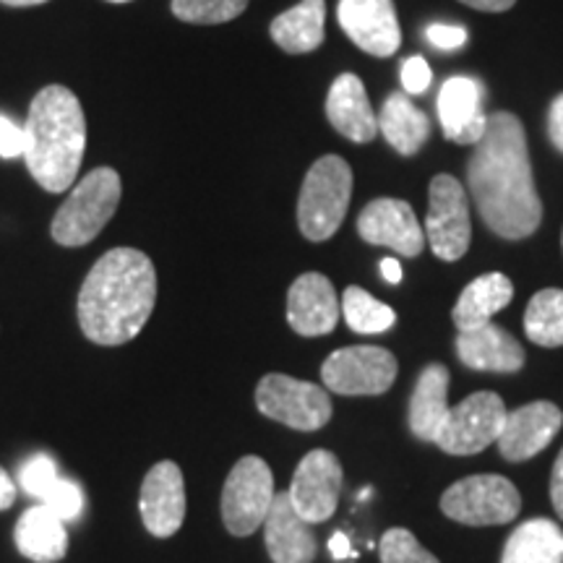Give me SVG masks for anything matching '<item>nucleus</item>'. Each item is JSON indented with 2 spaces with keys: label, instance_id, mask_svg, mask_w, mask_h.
Masks as SVG:
<instances>
[{
  "label": "nucleus",
  "instance_id": "1",
  "mask_svg": "<svg viewBox=\"0 0 563 563\" xmlns=\"http://www.w3.org/2000/svg\"><path fill=\"white\" fill-rule=\"evenodd\" d=\"M467 186L483 222L496 235L506 241H522L540 228L543 203L534 188L530 150L517 115H488L485 136L477 141L470 157Z\"/></svg>",
  "mask_w": 563,
  "mask_h": 563
},
{
  "label": "nucleus",
  "instance_id": "2",
  "mask_svg": "<svg viewBox=\"0 0 563 563\" xmlns=\"http://www.w3.org/2000/svg\"><path fill=\"white\" fill-rule=\"evenodd\" d=\"M157 302V269L144 251L112 249L79 290V327L89 342L118 347L136 340Z\"/></svg>",
  "mask_w": 563,
  "mask_h": 563
},
{
  "label": "nucleus",
  "instance_id": "3",
  "mask_svg": "<svg viewBox=\"0 0 563 563\" xmlns=\"http://www.w3.org/2000/svg\"><path fill=\"white\" fill-rule=\"evenodd\" d=\"M24 162L47 194L68 191L87 152V118L74 91L51 84L32 100L24 123Z\"/></svg>",
  "mask_w": 563,
  "mask_h": 563
},
{
  "label": "nucleus",
  "instance_id": "4",
  "mask_svg": "<svg viewBox=\"0 0 563 563\" xmlns=\"http://www.w3.org/2000/svg\"><path fill=\"white\" fill-rule=\"evenodd\" d=\"M123 183L112 167H97L84 178L79 186L53 217V241L63 249H81L95 241L112 220L118 203H121Z\"/></svg>",
  "mask_w": 563,
  "mask_h": 563
},
{
  "label": "nucleus",
  "instance_id": "5",
  "mask_svg": "<svg viewBox=\"0 0 563 563\" xmlns=\"http://www.w3.org/2000/svg\"><path fill=\"white\" fill-rule=\"evenodd\" d=\"M352 196V170L336 154L313 162L302 180L298 199L300 232L313 243H323L342 228Z\"/></svg>",
  "mask_w": 563,
  "mask_h": 563
},
{
  "label": "nucleus",
  "instance_id": "6",
  "mask_svg": "<svg viewBox=\"0 0 563 563\" xmlns=\"http://www.w3.org/2000/svg\"><path fill=\"white\" fill-rule=\"evenodd\" d=\"M441 511L467 527H496L519 517L522 496L504 475H470L443 490Z\"/></svg>",
  "mask_w": 563,
  "mask_h": 563
},
{
  "label": "nucleus",
  "instance_id": "7",
  "mask_svg": "<svg viewBox=\"0 0 563 563\" xmlns=\"http://www.w3.org/2000/svg\"><path fill=\"white\" fill-rule=\"evenodd\" d=\"M256 407L269 420H277L292 431H319L332 420V397L311 382L266 373L256 386Z\"/></svg>",
  "mask_w": 563,
  "mask_h": 563
},
{
  "label": "nucleus",
  "instance_id": "8",
  "mask_svg": "<svg viewBox=\"0 0 563 563\" xmlns=\"http://www.w3.org/2000/svg\"><path fill=\"white\" fill-rule=\"evenodd\" d=\"M274 475L262 456H243L230 470L222 488V522L235 538H249L264 527L274 504Z\"/></svg>",
  "mask_w": 563,
  "mask_h": 563
},
{
  "label": "nucleus",
  "instance_id": "9",
  "mask_svg": "<svg viewBox=\"0 0 563 563\" xmlns=\"http://www.w3.org/2000/svg\"><path fill=\"white\" fill-rule=\"evenodd\" d=\"M397 357L386 347L355 344L332 352L321 365V382L344 397H378L397 382Z\"/></svg>",
  "mask_w": 563,
  "mask_h": 563
},
{
  "label": "nucleus",
  "instance_id": "10",
  "mask_svg": "<svg viewBox=\"0 0 563 563\" xmlns=\"http://www.w3.org/2000/svg\"><path fill=\"white\" fill-rule=\"evenodd\" d=\"M506 405L496 391H475L452 407L439 431L441 452L454 456L481 454L498 441L506 422Z\"/></svg>",
  "mask_w": 563,
  "mask_h": 563
},
{
  "label": "nucleus",
  "instance_id": "11",
  "mask_svg": "<svg viewBox=\"0 0 563 563\" xmlns=\"http://www.w3.org/2000/svg\"><path fill=\"white\" fill-rule=\"evenodd\" d=\"M426 238L441 262H460L473 241L467 194L452 175H435L431 180Z\"/></svg>",
  "mask_w": 563,
  "mask_h": 563
},
{
  "label": "nucleus",
  "instance_id": "12",
  "mask_svg": "<svg viewBox=\"0 0 563 563\" xmlns=\"http://www.w3.org/2000/svg\"><path fill=\"white\" fill-rule=\"evenodd\" d=\"M342 464L327 449H313L302 456L290 483V501L308 525L329 522L342 493Z\"/></svg>",
  "mask_w": 563,
  "mask_h": 563
},
{
  "label": "nucleus",
  "instance_id": "13",
  "mask_svg": "<svg viewBox=\"0 0 563 563\" xmlns=\"http://www.w3.org/2000/svg\"><path fill=\"white\" fill-rule=\"evenodd\" d=\"M141 519L154 538H173L186 522V481L178 464L157 462L141 483Z\"/></svg>",
  "mask_w": 563,
  "mask_h": 563
},
{
  "label": "nucleus",
  "instance_id": "14",
  "mask_svg": "<svg viewBox=\"0 0 563 563\" xmlns=\"http://www.w3.org/2000/svg\"><path fill=\"white\" fill-rule=\"evenodd\" d=\"M336 16L344 34L368 55L391 58L402 45V30L391 0H340Z\"/></svg>",
  "mask_w": 563,
  "mask_h": 563
},
{
  "label": "nucleus",
  "instance_id": "15",
  "mask_svg": "<svg viewBox=\"0 0 563 563\" xmlns=\"http://www.w3.org/2000/svg\"><path fill=\"white\" fill-rule=\"evenodd\" d=\"M357 232L365 243L384 245L399 256L415 258L426 249V230L418 224L412 207L399 199H376L357 217Z\"/></svg>",
  "mask_w": 563,
  "mask_h": 563
},
{
  "label": "nucleus",
  "instance_id": "16",
  "mask_svg": "<svg viewBox=\"0 0 563 563\" xmlns=\"http://www.w3.org/2000/svg\"><path fill=\"white\" fill-rule=\"evenodd\" d=\"M563 426V412L553 402H530L506 415L498 449L506 462H527L551 446Z\"/></svg>",
  "mask_w": 563,
  "mask_h": 563
},
{
  "label": "nucleus",
  "instance_id": "17",
  "mask_svg": "<svg viewBox=\"0 0 563 563\" xmlns=\"http://www.w3.org/2000/svg\"><path fill=\"white\" fill-rule=\"evenodd\" d=\"M340 321V300L334 285L319 272L300 274L287 292V323L300 336L332 334Z\"/></svg>",
  "mask_w": 563,
  "mask_h": 563
},
{
  "label": "nucleus",
  "instance_id": "18",
  "mask_svg": "<svg viewBox=\"0 0 563 563\" xmlns=\"http://www.w3.org/2000/svg\"><path fill=\"white\" fill-rule=\"evenodd\" d=\"M439 121L443 136L454 144H477L488 129L483 89L467 76H452L439 91Z\"/></svg>",
  "mask_w": 563,
  "mask_h": 563
},
{
  "label": "nucleus",
  "instance_id": "19",
  "mask_svg": "<svg viewBox=\"0 0 563 563\" xmlns=\"http://www.w3.org/2000/svg\"><path fill=\"white\" fill-rule=\"evenodd\" d=\"M264 543L274 563H313L316 534L311 525L295 511L290 493H277L264 522Z\"/></svg>",
  "mask_w": 563,
  "mask_h": 563
},
{
  "label": "nucleus",
  "instance_id": "20",
  "mask_svg": "<svg viewBox=\"0 0 563 563\" xmlns=\"http://www.w3.org/2000/svg\"><path fill=\"white\" fill-rule=\"evenodd\" d=\"M456 355L467 368L485 373H517L527 363L522 344L498 323H485L473 332H460Z\"/></svg>",
  "mask_w": 563,
  "mask_h": 563
},
{
  "label": "nucleus",
  "instance_id": "21",
  "mask_svg": "<svg viewBox=\"0 0 563 563\" xmlns=\"http://www.w3.org/2000/svg\"><path fill=\"white\" fill-rule=\"evenodd\" d=\"M327 118L334 125V131H340L344 139L355 141V144H368L378 133V121L371 108L368 91L355 74H342L332 84L327 97Z\"/></svg>",
  "mask_w": 563,
  "mask_h": 563
},
{
  "label": "nucleus",
  "instance_id": "22",
  "mask_svg": "<svg viewBox=\"0 0 563 563\" xmlns=\"http://www.w3.org/2000/svg\"><path fill=\"white\" fill-rule=\"evenodd\" d=\"M449 407V368L431 363L420 371L418 384L410 397V431L418 441L439 439V431L446 420Z\"/></svg>",
  "mask_w": 563,
  "mask_h": 563
},
{
  "label": "nucleus",
  "instance_id": "23",
  "mask_svg": "<svg viewBox=\"0 0 563 563\" xmlns=\"http://www.w3.org/2000/svg\"><path fill=\"white\" fill-rule=\"evenodd\" d=\"M16 548L34 563H58L68 553V530L45 504L30 506L16 522Z\"/></svg>",
  "mask_w": 563,
  "mask_h": 563
},
{
  "label": "nucleus",
  "instance_id": "24",
  "mask_svg": "<svg viewBox=\"0 0 563 563\" xmlns=\"http://www.w3.org/2000/svg\"><path fill=\"white\" fill-rule=\"evenodd\" d=\"M514 298L511 279L501 272L483 274L464 287L460 300L454 306V323L460 332H473L485 323H490L493 316L504 311Z\"/></svg>",
  "mask_w": 563,
  "mask_h": 563
},
{
  "label": "nucleus",
  "instance_id": "25",
  "mask_svg": "<svg viewBox=\"0 0 563 563\" xmlns=\"http://www.w3.org/2000/svg\"><path fill=\"white\" fill-rule=\"evenodd\" d=\"M323 24H327V0H300L295 9L279 13L272 21L269 32L282 51L302 55L321 47Z\"/></svg>",
  "mask_w": 563,
  "mask_h": 563
},
{
  "label": "nucleus",
  "instance_id": "26",
  "mask_svg": "<svg viewBox=\"0 0 563 563\" xmlns=\"http://www.w3.org/2000/svg\"><path fill=\"white\" fill-rule=\"evenodd\" d=\"M501 563H563V530L545 517L522 522L506 540Z\"/></svg>",
  "mask_w": 563,
  "mask_h": 563
},
{
  "label": "nucleus",
  "instance_id": "27",
  "mask_svg": "<svg viewBox=\"0 0 563 563\" xmlns=\"http://www.w3.org/2000/svg\"><path fill=\"white\" fill-rule=\"evenodd\" d=\"M378 131L389 141L391 150L410 157V154L420 152L431 136V121L418 104L410 102V97L391 95L384 102L382 115H378Z\"/></svg>",
  "mask_w": 563,
  "mask_h": 563
},
{
  "label": "nucleus",
  "instance_id": "28",
  "mask_svg": "<svg viewBox=\"0 0 563 563\" xmlns=\"http://www.w3.org/2000/svg\"><path fill=\"white\" fill-rule=\"evenodd\" d=\"M525 332L540 347H563V290L548 287L532 295L525 311Z\"/></svg>",
  "mask_w": 563,
  "mask_h": 563
},
{
  "label": "nucleus",
  "instance_id": "29",
  "mask_svg": "<svg viewBox=\"0 0 563 563\" xmlns=\"http://www.w3.org/2000/svg\"><path fill=\"white\" fill-rule=\"evenodd\" d=\"M342 316L357 334H384L397 323V313L382 300L373 298L363 287H347L342 298Z\"/></svg>",
  "mask_w": 563,
  "mask_h": 563
},
{
  "label": "nucleus",
  "instance_id": "30",
  "mask_svg": "<svg viewBox=\"0 0 563 563\" xmlns=\"http://www.w3.org/2000/svg\"><path fill=\"white\" fill-rule=\"evenodd\" d=\"M249 9V0H173V13L186 24H224Z\"/></svg>",
  "mask_w": 563,
  "mask_h": 563
},
{
  "label": "nucleus",
  "instance_id": "31",
  "mask_svg": "<svg viewBox=\"0 0 563 563\" xmlns=\"http://www.w3.org/2000/svg\"><path fill=\"white\" fill-rule=\"evenodd\" d=\"M378 555H382V563H441L405 527H391V530L382 534V540H378Z\"/></svg>",
  "mask_w": 563,
  "mask_h": 563
},
{
  "label": "nucleus",
  "instance_id": "32",
  "mask_svg": "<svg viewBox=\"0 0 563 563\" xmlns=\"http://www.w3.org/2000/svg\"><path fill=\"white\" fill-rule=\"evenodd\" d=\"M58 467L47 454H34L19 467V488L32 498H45L47 490L58 483Z\"/></svg>",
  "mask_w": 563,
  "mask_h": 563
},
{
  "label": "nucleus",
  "instance_id": "33",
  "mask_svg": "<svg viewBox=\"0 0 563 563\" xmlns=\"http://www.w3.org/2000/svg\"><path fill=\"white\" fill-rule=\"evenodd\" d=\"M40 504H45L55 517H60L63 522H74L81 517L84 511V490L79 483L58 477V483L47 490V496Z\"/></svg>",
  "mask_w": 563,
  "mask_h": 563
},
{
  "label": "nucleus",
  "instance_id": "34",
  "mask_svg": "<svg viewBox=\"0 0 563 563\" xmlns=\"http://www.w3.org/2000/svg\"><path fill=\"white\" fill-rule=\"evenodd\" d=\"M431 66H428L426 58L420 55H412V58L405 60L402 66V87L407 95H422L428 87H431Z\"/></svg>",
  "mask_w": 563,
  "mask_h": 563
},
{
  "label": "nucleus",
  "instance_id": "35",
  "mask_svg": "<svg viewBox=\"0 0 563 563\" xmlns=\"http://www.w3.org/2000/svg\"><path fill=\"white\" fill-rule=\"evenodd\" d=\"M24 125H16L11 118L0 115V157L3 159H16L24 157Z\"/></svg>",
  "mask_w": 563,
  "mask_h": 563
},
{
  "label": "nucleus",
  "instance_id": "36",
  "mask_svg": "<svg viewBox=\"0 0 563 563\" xmlns=\"http://www.w3.org/2000/svg\"><path fill=\"white\" fill-rule=\"evenodd\" d=\"M426 40L433 47H439V51H456V47H462L467 42V30L454 24H431L426 30Z\"/></svg>",
  "mask_w": 563,
  "mask_h": 563
},
{
  "label": "nucleus",
  "instance_id": "37",
  "mask_svg": "<svg viewBox=\"0 0 563 563\" xmlns=\"http://www.w3.org/2000/svg\"><path fill=\"white\" fill-rule=\"evenodd\" d=\"M548 136H551L553 146L563 152V95H559L548 112Z\"/></svg>",
  "mask_w": 563,
  "mask_h": 563
},
{
  "label": "nucleus",
  "instance_id": "38",
  "mask_svg": "<svg viewBox=\"0 0 563 563\" xmlns=\"http://www.w3.org/2000/svg\"><path fill=\"white\" fill-rule=\"evenodd\" d=\"M551 504L559 517L563 519V449L559 454V460L553 464V473H551Z\"/></svg>",
  "mask_w": 563,
  "mask_h": 563
},
{
  "label": "nucleus",
  "instance_id": "39",
  "mask_svg": "<svg viewBox=\"0 0 563 563\" xmlns=\"http://www.w3.org/2000/svg\"><path fill=\"white\" fill-rule=\"evenodd\" d=\"M16 483H13V477L5 473L3 467H0V511L11 509L13 501H16Z\"/></svg>",
  "mask_w": 563,
  "mask_h": 563
},
{
  "label": "nucleus",
  "instance_id": "40",
  "mask_svg": "<svg viewBox=\"0 0 563 563\" xmlns=\"http://www.w3.org/2000/svg\"><path fill=\"white\" fill-rule=\"evenodd\" d=\"M462 3L470 5V9H477V11L501 13V11H509L517 0H462Z\"/></svg>",
  "mask_w": 563,
  "mask_h": 563
},
{
  "label": "nucleus",
  "instance_id": "41",
  "mask_svg": "<svg viewBox=\"0 0 563 563\" xmlns=\"http://www.w3.org/2000/svg\"><path fill=\"white\" fill-rule=\"evenodd\" d=\"M329 553L334 555L336 561H344V559H352V548H350V540H347V534L344 532H334L332 534V540H329Z\"/></svg>",
  "mask_w": 563,
  "mask_h": 563
},
{
  "label": "nucleus",
  "instance_id": "42",
  "mask_svg": "<svg viewBox=\"0 0 563 563\" xmlns=\"http://www.w3.org/2000/svg\"><path fill=\"white\" fill-rule=\"evenodd\" d=\"M382 277L391 285H399L402 282V266H399L397 258H384L382 262Z\"/></svg>",
  "mask_w": 563,
  "mask_h": 563
},
{
  "label": "nucleus",
  "instance_id": "43",
  "mask_svg": "<svg viewBox=\"0 0 563 563\" xmlns=\"http://www.w3.org/2000/svg\"><path fill=\"white\" fill-rule=\"evenodd\" d=\"M0 3H5V5H16V9H26V5H40V3H47V0H0Z\"/></svg>",
  "mask_w": 563,
  "mask_h": 563
},
{
  "label": "nucleus",
  "instance_id": "44",
  "mask_svg": "<svg viewBox=\"0 0 563 563\" xmlns=\"http://www.w3.org/2000/svg\"><path fill=\"white\" fill-rule=\"evenodd\" d=\"M110 3H129V0H110Z\"/></svg>",
  "mask_w": 563,
  "mask_h": 563
},
{
  "label": "nucleus",
  "instance_id": "45",
  "mask_svg": "<svg viewBox=\"0 0 563 563\" xmlns=\"http://www.w3.org/2000/svg\"><path fill=\"white\" fill-rule=\"evenodd\" d=\"M561 243H563V238H561Z\"/></svg>",
  "mask_w": 563,
  "mask_h": 563
}]
</instances>
